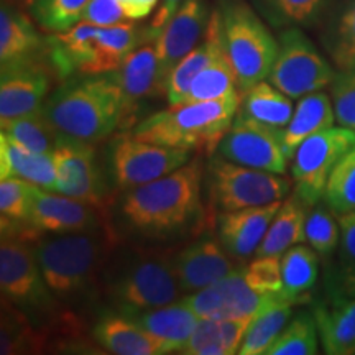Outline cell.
I'll list each match as a JSON object with an SVG mask.
<instances>
[{
    "label": "cell",
    "instance_id": "1",
    "mask_svg": "<svg viewBox=\"0 0 355 355\" xmlns=\"http://www.w3.org/2000/svg\"><path fill=\"white\" fill-rule=\"evenodd\" d=\"M202 186L204 166L193 159L170 175L127 189L121 202L123 220L145 237H176L202 217Z\"/></svg>",
    "mask_w": 355,
    "mask_h": 355
},
{
    "label": "cell",
    "instance_id": "2",
    "mask_svg": "<svg viewBox=\"0 0 355 355\" xmlns=\"http://www.w3.org/2000/svg\"><path fill=\"white\" fill-rule=\"evenodd\" d=\"M33 243L44 282L60 303H86L99 291L114 243L110 230L53 234Z\"/></svg>",
    "mask_w": 355,
    "mask_h": 355
},
{
    "label": "cell",
    "instance_id": "3",
    "mask_svg": "<svg viewBox=\"0 0 355 355\" xmlns=\"http://www.w3.org/2000/svg\"><path fill=\"white\" fill-rule=\"evenodd\" d=\"M61 135L97 144L121 125L122 91L117 73L78 74L56 87L43 104Z\"/></svg>",
    "mask_w": 355,
    "mask_h": 355
},
{
    "label": "cell",
    "instance_id": "4",
    "mask_svg": "<svg viewBox=\"0 0 355 355\" xmlns=\"http://www.w3.org/2000/svg\"><path fill=\"white\" fill-rule=\"evenodd\" d=\"M239 102L241 92L217 101L170 105L140 121L132 135L150 144L212 155L232 127Z\"/></svg>",
    "mask_w": 355,
    "mask_h": 355
},
{
    "label": "cell",
    "instance_id": "5",
    "mask_svg": "<svg viewBox=\"0 0 355 355\" xmlns=\"http://www.w3.org/2000/svg\"><path fill=\"white\" fill-rule=\"evenodd\" d=\"M104 288L123 314L166 306L183 295L171 255L155 250H133L119 257L104 272Z\"/></svg>",
    "mask_w": 355,
    "mask_h": 355
},
{
    "label": "cell",
    "instance_id": "6",
    "mask_svg": "<svg viewBox=\"0 0 355 355\" xmlns=\"http://www.w3.org/2000/svg\"><path fill=\"white\" fill-rule=\"evenodd\" d=\"M222 38L237 78L239 92L268 79L278 56V38L245 0H222Z\"/></svg>",
    "mask_w": 355,
    "mask_h": 355
},
{
    "label": "cell",
    "instance_id": "7",
    "mask_svg": "<svg viewBox=\"0 0 355 355\" xmlns=\"http://www.w3.org/2000/svg\"><path fill=\"white\" fill-rule=\"evenodd\" d=\"M2 300L15 306L30 321H48L58 314L60 301L44 282L35 243L21 237H2L0 243Z\"/></svg>",
    "mask_w": 355,
    "mask_h": 355
},
{
    "label": "cell",
    "instance_id": "8",
    "mask_svg": "<svg viewBox=\"0 0 355 355\" xmlns=\"http://www.w3.org/2000/svg\"><path fill=\"white\" fill-rule=\"evenodd\" d=\"M204 184L211 206L219 212L285 201L291 181L277 173L229 162L217 153L204 168Z\"/></svg>",
    "mask_w": 355,
    "mask_h": 355
},
{
    "label": "cell",
    "instance_id": "9",
    "mask_svg": "<svg viewBox=\"0 0 355 355\" xmlns=\"http://www.w3.org/2000/svg\"><path fill=\"white\" fill-rule=\"evenodd\" d=\"M336 74V69L303 28L291 26L279 30L278 56L266 81L291 99H301L311 92L329 87Z\"/></svg>",
    "mask_w": 355,
    "mask_h": 355
},
{
    "label": "cell",
    "instance_id": "10",
    "mask_svg": "<svg viewBox=\"0 0 355 355\" xmlns=\"http://www.w3.org/2000/svg\"><path fill=\"white\" fill-rule=\"evenodd\" d=\"M355 145V130L331 127L306 139L291 162L295 193L311 207L321 202L334 166Z\"/></svg>",
    "mask_w": 355,
    "mask_h": 355
},
{
    "label": "cell",
    "instance_id": "11",
    "mask_svg": "<svg viewBox=\"0 0 355 355\" xmlns=\"http://www.w3.org/2000/svg\"><path fill=\"white\" fill-rule=\"evenodd\" d=\"M188 162H191L188 150L150 144L133 135L119 137L110 152L114 181L125 191L170 175Z\"/></svg>",
    "mask_w": 355,
    "mask_h": 355
},
{
    "label": "cell",
    "instance_id": "12",
    "mask_svg": "<svg viewBox=\"0 0 355 355\" xmlns=\"http://www.w3.org/2000/svg\"><path fill=\"white\" fill-rule=\"evenodd\" d=\"M283 300L263 295L248 282L242 266L214 285L186 295L183 301L199 319H254L257 314Z\"/></svg>",
    "mask_w": 355,
    "mask_h": 355
},
{
    "label": "cell",
    "instance_id": "13",
    "mask_svg": "<svg viewBox=\"0 0 355 355\" xmlns=\"http://www.w3.org/2000/svg\"><path fill=\"white\" fill-rule=\"evenodd\" d=\"M217 153L229 162L255 170L285 175L290 157L283 145V130L235 115Z\"/></svg>",
    "mask_w": 355,
    "mask_h": 355
},
{
    "label": "cell",
    "instance_id": "14",
    "mask_svg": "<svg viewBox=\"0 0 355 355\" xmlns=\"http://www.w3.org/2000/svg\"><path fill=\"white\" fill-rule=\"evenodd\" d=\"M56 191L55 193L79 199L101 212L105 207L94 144L61 135L55 152Z\"/></svg>",
    "mask_w": 355,
    "mask_h": 355
},
{
    "label": "cell",
    "instance_id": "15",
    "mask_svg": "<svg viewBox=\"0 0 355 355\" xmlns=\"http://www.w3.org/2000/svg\"><path fill=\"white\" fill-rule=\"evenodd\" d=\"M206 0H183L158 35V83L162 96L166 97V81L171 71L191 50L198 46L211 19Z\"/></svg>",
    "mask_w": 355,
    "mask_h": 355
},
{
    "label": "cell",
    "instance_id": "16",
    "mask_svg": "<svg viewBox=\"0 0 355 355\" xmlns=\"http://www.w3.org/2000/svg\"><path fill=\"white\" fill-rule=\"evenodd\" d=\"M30 229L35 234H79L101 230V211L79 199L35 186Z\"/></svg>",
    "mask_w": 355,
    "mask_h": 355
},
{
    "label": "cell",
    "instance_id": "17",
    "mask_svg": "<svg viewBox=\"0 0 355 355\" xmlns=\"http://www.w3.org/2000/svg\"><path fill=\"white\" fill-rule=\"evenodd\" d=\"M50 86V73L37 60L2 66L0 123L42 109Z\"/></svg>",
    "mask_w": 355,
    "mask_h": 355
},
{
    "label": "cell",
    "instance_id": "18",
    "mask_svg": "<svg viewBox=\"0 0 355 355\" xmlns=\"http://www.w3.org/2000/svg\"><path fill=\"white\" fill-rule=\"evenodd\" d=\"M173 272L183 295L214 285L235 270L219 239L201 237L171 255Z\"/></svg>",
    "mask_w": 355,
    "mask_h": 355
},
{
    "label": "cell",
    "instance_id": "19",
    "mask_svg": "<svg viewBox=\"0 0 355 355\" xmlns=\"http://www.w3.org/2000/svg\"><path fill=\"white\" fill-rule=\"evenodd\" d=\"M115 73L122 91V117L119 128L125 130L139 123L137 112L141 102L148 97H163L158 83L157 44L148 42L133 50Z\"/></svg>",
    "mask_w": 355,
    "mask_h": 355
},
{
    "label": "cell",
    "instance_id": "20",
    "mask_svg": "<svg viewBox=\"0 0 355 355\" xmlns=\"http://www.w3.org/2000/svg\"><path fill=\"white\" fill-rule=\"evenodd\" d=\"M282 202L220 212L217 217V239L234 260L245 261L255 255Z\"/></svg>",
    "mask_w": 355,
    "mask_h": 355
},
{
    "label": "cell",
    "instance_id": "21",
    "mask_svg": "<svg viewBox=\"0 0 355 355\" xmlns=\"http://www.w3.org/2000/svg\"><path fill=\"white\" fill-rule=\"evenodd\" d=\"M125 316L148 332L165 354H181L199 322V318L183 300Z\"/></svg>",
    "mask_w": 355,
    "mask_h": 355
},
{
    "label": "cell",
    "instance_id": "22",
    "mask_svg": "<svg viewBox=\"0 0 355 355\" xmlns=\"http://www.w3.org/2000/svg\"><path fill=\"white\" fill-rule=\"evenodd\" d=\"M132 21L97 28L94 53L84 74H105L117 71L133 50L148 42H157L150 26L140 28Z\"/></svg>",
    "mask_w": 355,
    "mask_h": 355
},
{
    "label": "cell",
    "instance_id": "23",
    "mask_svg": "<svg viewBox=\"0 0 355 355\" xmlns=\"http://www.w3.org/2000/svg\"><path fill=\"white\" fill-rule=\"evenodd\" d=\"M319 337L329 355H355V298L332 293L327 303L314 306Z\"/></svg>",
    "mask_w": 355,
    "mask_h": 355
},
{
    "label": "cell",
    "instance_id": "24",
    "mask_svg": "<svg viewBox=\"0 0 355 355\" xmlns=\"http://www.w3.org/2000/svg\"><path fill=\"white\" fill-rule=\"evenodd\" d=\"M15 178L40 188L56 191V168L53 153H37L0 133V180Z\"/></svg>",
    "mask_w": 355,
    "mask_h": 355
},
{
    "label": "cell",
    "instance_id": "25",
    "mask_svg": "<svg viewBox=\"0 0 355 355\" xmlns=\"http://www.w3.org/2000/svg\"><path fill=\"white\" fill-rule=\"evenodd\" d=\"M222 44H224V38H222L220 10L219 7H216L211 13L209 25H207L201 42L173 68L170 78H168L165 97L168 104L176 105L183 102L194 78L211 63Z\"/></svg>",
    "mask_w": 355,
    "mask_h": 355
},
{
    "label": "cell",
    "instance_id": "26",
    "mask_svg": "<svg viewBox=\"0 0 355 355\" xmlns=\"http://www.w3.org/2000/svg\"><path fill=\"white\" fill-rule=\"evenodd\" d=\"M99 26L79 21L66 32L53 33L46 38V53L50 63L61 78L86 73L94 53V38Z\"/></svg>",
    "mask_w": 355,
    "mask_h": 355
},
{
    "label": "cell",
    "instance_id": "27",
    "mask_svg": "<svg viewBox=\"0 0 355 355\" xmlns=\"http://www.w3.org/2000/svg\"><path fill=\"white\" fill-rule=\"evenodd\" d=\"M96 343L115 355H163L162 345L122 313L102 316L92 329Z\"/></svg>",
    "mask_w": 355,
    "mask_h": 355
},
{
    "label": "cell",
    "instance_id": "28",
    "mask_svg": "<svg viewBox=\"0 0 355 355\" xmlns=\"http://www.w3.org/2000/svg\"><path fill=\"white\" fill-rule=\"evenodd\" d=\"M46 48V40L40 37L33 21L2 2L0 8V64L7 66L20 61L37 60L40 51Z\"/></svg>",
    "mask_w": 355,
    "mask_h": 355
},
{
    "label": "cell",
    "instance_id": "29",
    "mask_svg": "<svg viewBox=\"0 0 355 355\" xmlns=\"http://www.w3.org/2000/svg\"><path fill=\"white\" fill-rule=\"evenodd\" d=\"M334 122L336 112L331 96L318 91L301 97L290 123L283 130V145L290 159H293L298 146L306 139L334 127Z\"/></svg>",
    "mask_w": 355,
    "mask_h": 355
},
{
    "label": "cell",
    "instance_id": "30",
    "mask_svg": "<svg viewBox=\"0 0 355 355\" xmlns=\"http://www.w3.org/2000/svg\"><path fill=\"white\" fill-rule=\"evenodd\" d=\"M311 206L293 193L282 202L255 257H282L296 243H306L304 225Z\"/></svg>",
    "mask_w": 355,
    "mask_h": 355
},
{
    "label": "cell",
    "instance_id": "31",
    "mask_svg": "<svg viewBox=\"0 0 355 355\" xmlns=\"http://www.w3.org/2000/svg\"><path fill=\"white\" fill-rule=\"evenodd\" d=\"M252 319H199L183 355L239 354Z\"/></svg>",
    "mask_w": 355,
    "mask_h": 355
},
{
    "label": "cell",
    "instance_id": "32",
    "mask_svg": "<svg viewBox=\"0 0 355 355\" xmlns=\"http://www.w3.org/2000/svg\"><path fill=\"white\" fill-rule=\"evenodd\" d=\"M293 112L295 109H293L291 97H288L285 92L279 91L266 79L241 92L237 110L239 117L285 130L291 121Z\"/></svg>",
    "mask_w": 355,
    "mask_h": 355
},
{
    "label": "cell",
    "instance_id": "33",
    "mask_svg": "<svg viewBox=\"0 0 355 355\" xmlns=\"http://www.w3.org/2000/svg\"><path fill=\"white\" fill-rule=\"evenodd\" d=\"M252 7L275 30L313 28L327 19L332 0H250Z\"/></svg>",
    "mask_w": 355,
    "mask_h": 355
},
{
    "label": "cell",
    "instance_id": "34",
    "mask_svg": "<svg viewBox=\"0 0 355 355\" xmlns=\"http://www.w3.org/2000/svg\"><path fill=\"white\" fill-rule=\"evenodd\" d=\"M283 288L279 296L293 306L309 298L319 277V257L313 247L296 243L279 257Z\"/></svg>",
    "mask_w": 355,
    "mask_h": 355
},
{
    "label": "cell",
    "instance_id": "35",
    "mask_svg": "<svg viewBox=\"0 0 355 355\" xmlns=\"http://www.w3.org/2000/svg\"><path fill=\"white\" fill-rule=\"evenodd\" d=\"M35 184L15 178L0 180V216L2 237H21L35 242L37 234L30 229Z\"/></svg>",
    "mask_w": 355,
    "mask_h": 355
},
{
    "label": "cell",
    "instance_id": "36",
    "mask_svg": "<svg viewBox=\"0 0 355 355\" xmlns=\"http://www.w3.org/2000/svg\"><path fill=\"white\" fill-rule=\"evenodd\" d=\"M322 44L337 69H355V0H345L329 12Z\"/></svg>",
    "mask_w": 355,
    "mask_h": 355
},
{
    "label": "cell",
    "instance_id": "37",
    "mask_svg": "<svg viewBox=\"0 0 355 355\" xmlns=\"http://www.w3.org/2000/svg\"><path fill=\"white\" fill-rule=\"evenodd\" d=\"M234 94H239L237 78H235L225 46L222 44L219 51L211 60V63L194 78L188 94L181 104H184V102L217 101Z\"/></svg>",
    "mask_w": 355,
    "mask_h": 355
},
{
    "label": "cell",
    "instance_id": "38",
    "mask_svg": "<svg viewBox=\"0 0 355 355\" xmlns=\"http://www.w3.org/2000/svg\"><path fill=\"white\" fill-rule=\"evenodd\" d=\"M293 316V304L285 300L268 306L252 319L243 337L239 354L241 355H263L268 352L272 344L278 339L282 331Z\"/></svg>",
    "mask_w": 355,
    "mask_h": 355
},
{
    "label": "cell",
    "instance_id": "39",
    "mask_svg": "<svg viewBox=\"0 0 355 355\" xmlns=\"http://www.w3.org/2000/svg\"><path fill=\"white\" fill-rule=\"evenodd\" d=\"M0 128L13 140L37 153H53L61 139V133L44 114L43 107L32 114L2 122Z\"/></svg>",
    "mask_w": 355,
    "mask_h": 355
},
{
    "label": "cell",
    "instance_id": "40",
    "mask_svg": "<svg viewBox=\"0 0 355 355\" xmlns=\"http://www.w3.org/2000/svg\"><path fill=\"white\" fill-rule=\"evenodd\" d=\"M319 339L314 314L301 311L290 319L266 355H314L319 352Z\"/></svg>",
    "mask_w": 355,
    "mask_h": 355
},
{
    "label": "cell",
    "instance_id": "41",
    "mask_svg": "<svg viewBox=\"0 0 355 355\" xmlns=\"http://www.w3.org/2000/svg\"><path fill=\"white\" fill-rule=\"evenodd\" d=\"M91 0H32L28 3L33 20L51 33L66 32L83 19Z\"/></svg>",
    "mask_w": 355,
    "mask_h": 355
},
{
    "label": "cell",
    "instance_id": "42",
    "mask_svg": "<svg viewBox=\"0 0 355 355\" xmlns=\"http://www.w3.org/2000/svg\"><path fill=\"white\" fill-rule=\"evenodd\" d=\"M40 336H35L33 322L15 306L2 300V329H0V354L32 352L38 347Z\"/></svg>",
    "mask_w": 355,
    "mask_h": 355
},
{
    "label": "cell",
    "instance_id": "43",
    "mask_svg": "<svg viewBox=\"0 0 355 355\" xmlns=\"http://www.w3.org/2000/svg\"><path fill=\"white\" fill-rule=\"evenodd\" d=\"M324 199L337 216L355 209V145L332 170Z\"/></svg>",
    "mask_w": 355,
    "mask_h": 355
},
{
    "label": "cell",
    "instance_id": "44",
    "mask_svg": "<svg viewBox=\"0 0 355 355\" xmlns=\"http://www.w3.org/2000/svg\"><path fill=\"white\" fill-rule=\"evenodd\" d=\"M336 212L327 204L318 202L309 211L304 225L306 243L313 247L319 255H331L339 247L340 227Z\"/></svg>",
    "mask_w": 355,
    "mask_h": 355
},
{
    "label": "cell",
    "instance_id": "45",
    "mask_svg": "<svg viewBox=\"0 0 355 355\" xmlns=\"http://www.w3.org/2000/svg\"><path fill=\"white\" fill-rule=\"evenodd\" d=\"M329 89L336 121L355 130V69L339 71Z\"/></svg>",
    "mask_w": 355,
    "mask_h": 355
},
{
    "label": "cell",
    "instance_id": "46",
    "mask_svg": "<svg viewBox=\"0 0 355 355\" xmlns=\"http://www.w3.org/2000/svg\"><path fill=\"white\" fill-rule=\"evenodd\" d=\"M248 282L263 295H278L282 293V265L279 257H255L250 263L242 266Z\"/></svg>",
    "mask_w": 355,
    "mask_h": 355
},
{
    "label": "cell",
    "instance_id": "47",
    "mask_svg": "<svg viewBox=\"0 0 355 355\" xmlns=\"http://www.w3.org/2000/svg\"><path fill=\"white\" fill-rule=\"evenodd\" d=\"M81 21H89L97 26H112L128 21V17L119 0H91Z\"/></svg>",
    "mask_w": 355,
    "mask_h": 355
},
{
    "label": "cell",
    "instance_id": "48",
    "mask_svg": "<svg viewBox=\"0 0 355 355\" xmlns=\"http://www.w3.org/2000/svg\"><path fill=\"white\" fill-rule=\"evenodd\" d=\"M340 227L339 263L343 272H355V209L337 216Z\"/></svg>",
    "mask_w": 355,
    "mask_h": 355
},
{
    "label": "cell",
    "instance_id": "49",
    "mask_svg": "<svg viewBox=\"0 0 355 355\" xmlns=\"http://www.w3.org/2000/svg\"><path fill=\"white\" fill-rule=\"evenodd\" d=\"M128 20H144L159 6L162 0H119Z\"/></svg>",
    "mask_w": 355,
    "mask_h": 355
},
{
    "label": "cell",
    "instance_id": "50",
    "mask_svg": "<svg viewBox=\"0 0 355 355\" xmlns=\"http://www.w3.org/2000/svg\"><path fill=\"white\" fill-rule=\"evenodd\" d=\"M181 2H183V0H162V2H159V6L157 7V13H155L152 24H150V30H152L155 38H158V35L162 33L163 28H165L168 20H170L173 13L178 10Z\"/></svg>",
    "mask_w": 355,
    "mask_h": 355
},
{
    "label": "cell",
    "instance_id": "51",
    "mask_svg": "<svg viewBox=\"0 0 355 355\" xmlns=\"http://www.w3.org/2000/svg\"><path fill=\"white\" fill-rule=\"evenodd\" d=\"M332 286H334V293L347 296V298H355V272L340 270L334 277Z\"/></svg>",
    "mask_w": 355,
    "mask_h": 355
},
{
    "label": "cell",
    "instance_id": "52",
    "mask_svg": "<svg viewBox=\"0 0 355 355\" xmlns=\"http://www.w3.org/2000/svg\"><path fill=\"white\" fill-rule=\"evenodd\" d=\"M26 2H28V3H30V2H32V0H26Z\"/></svg>",
    "mask_w": 355,
    "mask_h": 355
}]
</instances>
